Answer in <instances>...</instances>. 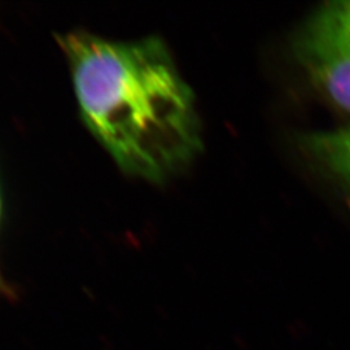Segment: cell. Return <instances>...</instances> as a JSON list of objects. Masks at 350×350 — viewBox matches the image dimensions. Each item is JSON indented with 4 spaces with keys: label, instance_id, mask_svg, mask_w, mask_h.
I'll return each mask as SVG.
<instances>
[{
    "label": "cell",
    "instance_id": "obj_1",
    "mask_svg": "<svg viewBox=\"0 0 350 350\" xmlns=\"http://www.w3.org/2000/svg\"><path fill=\"white\" fill-rule=\"evenodd\" d=\"M82 117L125 172L161 182L201 147L191 88L161 40L64 38Z\"/></svg>",
    "mask_w": 350,
    "mask_h": 350
},
{
    "label": "cell",
    "instance_id": "obj_2",
    "mask_svg": "<svg viewBox=\"0 0 350 350\" xmlns=\"http://www.w3.org/2000/svg\"><path fill=\"white\" fill-rule=\"evenodd\" d=\"M293 53L325 99L350 113V0L317 10L296 34Z\"/></svg>",
    "mask_w": 350,
    "mask_h": 350
},
{
    "label": "cell",
    "instance_id": "obj_3",
    "mask_svg": "<svg viewBox=\"0 0 350 350\" xmlns=\"http://www.w3.org/2000/svg\"><path fill=\"white\" fill-rule=\"evenodd\" d=\"M299 146L306 156L350 189V125L302 134Z\"/></svg>",
    "mask_w": 350,
    "mask_h": 350
}]
</instances>
